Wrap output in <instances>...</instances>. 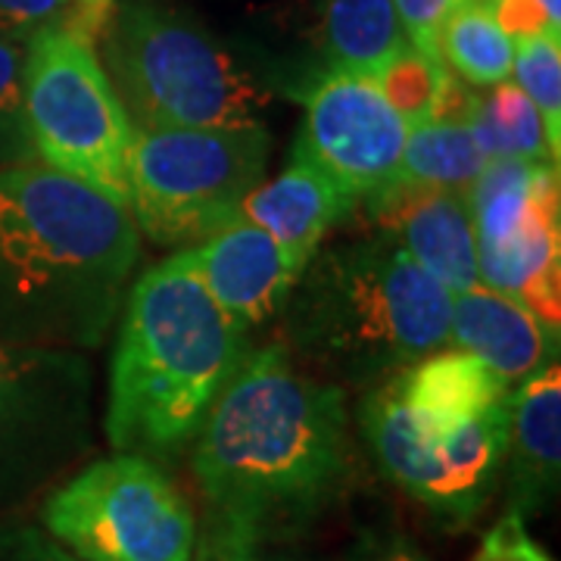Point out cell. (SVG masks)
Here are the masks:
<instances>
[{
  "label": "cell",
  "mask_w": 561,
  "mask_h": 561,
  "mask_svg": "<svg viewBox=\"0 0 561 561\" xmlns=\"http://www.w3.org/2000/svg\"><path fill=\"white\" fill-rule=\"evenodd\" d=\"M76 7H81L84 13H91V16H98V20H106V13L113 10V3L116 0H72Z\"/></svg>",
  "instance_id": "32"
},
{
  "label": "cell",
  "mask_w": 561,
  "mask_h": 561,
  "mask_svg": "<svg viewBox=\"0 0 561 561\" xmlns=\"http://www.w3.org/2000/svg\"><path fill=\"white\" fill-rule=\"evenodd\" d=\"M378 88L387 103L400 113V119L412 128L421 122L437 119L443 91L449 81V66L415 50L412 44L378 69Z\"/></svg>",
  "instance_id": "22"
},
{
  "label": "cell",
  "mask_w": 561,
  "mask_h": 561,
  "mask_svg": "<svg viewBox=\"0 0 561 561\" xmlns=\"http://www.w3.org/2000/svg\"><path fill=\"white\" fill-rule=\"evenodd\" d=\"M110 362L103 434L113 453L150 461L191 449L213 402L250 353V334L221 312L175 256L131 280Z\"/></svg>",
  "instance_id": "3"
},
{
  "label": "cell",
  "mask_w": 561,
  "mask_h": 561,
  "mask_svg": "<svg viewBox=\"0 0 561 561\" xmlns=\"http://www.w3.org/2000/svg\"><path fill=\"white\" fill-rule=\"evenodd\" d=\"M468 125L481 140L486 160L559 165L537 106L527 101V94L512 79L478 91Z\"/></svg>",
  "instance_id": "20"
},
{
  "label": "cell",
  "mask_w": 561,
  "mask_h": 561,
  "mask_svg": "<svg viewBox=\"0 0 561 561\" xmlns=\"http://www.w3.org/2000/svg\"><path fill=\"white\" fill-rule=\"evenodd\" d=\"M453 294L383 234L316 250L280 309L290 362L341 390H371L449 346Z\"/></svg>",
  "instance_id": "4"
},
{
  "label": "cell",
  "mask_w": 561,
  "mask_h": 561,
  "mask_svg": "<svg viewBox=\"0 0 561 561\" xmlns=\"http://www.w3.org/2000/svg\"><path fill=\"white\" fill-rule=\"evenodd\" d=\"M50 28H72L88 38H98L103 20L84 13L72 0H0V38L28 44Z\"/></svg>",
  "instance_id": "25"
},
{
  "label": "cell",
  "mask_w": 561,
  "mask_h": 561,
  "mask_svg": "<svg viewBox=\"0 0 561 561\" xmlns=\"http://www.w3.org/2000/svg\"><path fill=\"white\" fill-rule=\"evenodd\" d=\"M481 140L468 122L434 119L412 125L402 147L397 181H415L427 187L468 194L486 165Z\"/></svg>",
  "instance_id": "19"
},
{
  "label": "cell",
  "mask_w": 561,
  "mask_h": 561,
  "mask_svg": "<svg viewBox=\"0 0 561 561\" xmlns=\"http://www.w3.org/2000/svg\"><path fill=\"white\" fill-rule=\"evenodd\" d=\"M561 471V368L552 362L515 383L512 431L505 453V512L524 524L546 512L559 493Z\"/></svg>",
  "instance_id": "15"
},
{
  "label": "cell",
  "mask_w": 561,
  "mask_h": 561,
  "mask_svg": "<svg viewBox=\"0 0 561 561\" xmlns=\"http://www.w3.org/2000/svg\"><path fill=\"white\" fill-rule=\"evenodd\" d=\"M321 47L328 69L375 79L383 62L409 47V38L393 0H324Z\"/></svg>",
  "instance_id": "18"
},
{
  "label": "cell",
  "mask_w": 561,
  "mask_h": 561,
  "mask_svg": "<svg viewBox=\"0 0 561 561\" xmlns=\"http://www.w3.org/2000/svg\"><path fill=\"white\" fill-rule=\"evenodd\" d=\"M98 38V57L135 128L265 125L268 91L225 44L172 3H113Z\"/></svg>",
  "instance_id": "5"
},
{
  "label": "cell",
  "mask_w": 561,
  "mask_h": 561,
  "mask_svg": "<svg viewBox=\"0 0 561 561\" xmlns=\"http://www.w3.org/2000/svg\"><path fill=\"white\" fill-rule=\"evenodd\" d=\"M346 390L300 371L278 341L250 346L191 443L206 537L243 549L300 534L350 481Z\"/></svg>",
  "instance_id": "1"
},
{
  "label": "cell",
  "mask_w": 561,
  "mask_h": 561,
  "mask_svg": "<svg viewBox=\"0 0 561 561\" xmlns=\"http://www.w3.org/2000/svg\"><path fill=\"white\" fill-rule=\"evenodd\" d=\"M481 3H486L493 20L500 22L502 32L512 41L534 38V35H546V32L561 35L559 28H552L546 20L540 0H481Z\"/></svg>",
  "instance_id": "29"
},
{
  "label": "cell",
  "mask_w": 561,
  "mask_h": 561,
  "mask_svg": "<svg viewBox=\"0 0 561 561\" xmlns=\"http://www.w3.org/2000/svg\"><path fill=\"white\" fill-rule=\"evenodd\" d=\"M542 13H546V20L552 28H559L561 32V0H540Z\"/></svg>",
  "instance_id": "33"
},
{
  "label": "cell",
  "mask_w": 561,
  "mask_h": 561,
  "mask_svg": "<svg viewBox=\"0 0 561 561\" xmlns=\"http://www.w3.org/2000/svg\"><path fill=\"white\" fill-rule=\"evenodd\" d=\"M25 54H28L25 41L0 38V172L35 160V147L25 125V91H22Z\"/></svg>",
  "instance_id": "24"
},
{
  "label": "cell",
  "mask_w": 561,
  "mask_h": 561,
  "mask_svg": "<svg viewBox=\"0 0 561 561\" xmlns=\"http://www.w3.org/2000/svg\"><path fill=\"white\" fill-rule=\"evenodd\" d=\"M390 383L409 419L427 437L459 431L461 424L483 415L515 390L486 362L459 346H443L424 356L397 371Z\"/></svg>",
  "instance_id": "17"
},
{
  "label": "cell",
  "mask_w": 561,
  "mask_h": 561,
  "mask_svg": "<svg viewBox=\"0 0 561 561\" xmlns=\"http://www.w3.org/2000/svg\"><path fill=\"white\" fill-rule=\"evenodd\" d=\"M359 213V197L297 147L272 181L243 197L238 216L302 253H316L324 238Z\"/></svg>",
  "instance_id": "16"
},
{
  "label": "cell",
  "mask_w": 561,
  "mask_h": 561,
  "mask_svg": "<svg viewBox=\"0 0 561 561\" xmlns=\"http://www.w3.org/2000/svg\"><path fill=\"white\" fill-rule=\"evenodd\" d=\"M449 346L478 356L515 387L556 362L559 331L518 297L478 280L474 287L453 294Z\"/></svg>",
  "instance_id": "14"
},
{
  "label": "cell",
  "mask_w": 561,
  "mask_h": 561,
  "mask_svg": "<svg viewBox=\"0 0 561 561\" xmlns=\"http://www.w3.org/2000/svg\"><path fill=\"white\" fill-rule=\"evenodd\" d=\"M359 209L375 234L402 247L449 294L478 284V241L468 194L390 181L378 194L365 197Z\"/></svg>",
  "instance_id": "13"
},
{
  "label": "cell",
  "mask_w": 561,
  "mask_h": 561,
  "mask_svg": "<svg viewBox=\"0 0 561 561\" xmlns=\"http://www.w3.org/2000/svg\"><path fill=\"white\" fill-rule=\"evenodd\" d=\"M41 527L81 561H194L197 518L157 461L113 453L57 483Z\"/></svg>",
  "instance_id": "8"
},
{
  "label": "cell",
  "mask_w": 561,
  "mask_h": 561,
  "mask_svg": "<svg viewBox=\"0 0 561 561\" xmlns=\"http://www.w3.org/2000/svg\"><path fill=\"white\" fill-rule=\"evenodd\" d=\"M474 561H552L549 552H542V546L530 534L527 524L515 515L505 512L502 518L481 542V552Z\"/></svg>",
  "instance_id": "28"
},
{
  "label": "cell",
  "mask_w": 561,
  "mask_h": 561,
  "mask_svg": "<svg viewBox=\"0 0 561 561\" xmlns=\"http://www.w3.org/2000/svg\"><path fill=\"white\" fill-rule=\"evenodd\" d=\"M359 431L383 474L449 524H471L493 500L505 471L512 393L459 431L427 437L409 419L390 378L365 390Z\"/></svg>",
  "instance_id": "10"
},
{
  "label": "cell",
  "mask_w": 561,
  "mask_h": 561,
  "mask_svg": "<svg viewBox=\"0 0 561 561\" xmlns=\"http://www.w3.org/2000/svg\"><path fill=\"white\" fill-rule=\"evenodd\" d=\"M512 81L527 94V101L537 106L546 138L552 153L559 157L561 147V35L546 32L534 38L515 41V60H512Z\"/></svg>",
  "instance_id": "23"
},
{
  "label": "cell",
  "mask_w": 561,
  "mask_h": 561,
  "mask_svg": "<svg viewBox=\"0 0 561 561\" xmlns=\"http://www.w3.org/2000/svg\"><path fill=\"white\" fill-rule=\"evenodd\" d=\"M0 561H81L44 527L22 522L0 524Z\"/></svg>",
  "instance_id": "27"
},
{
  "label": "cell",
  "mask_w": 561,
  "mask_h": 561,
  "mask_svg": "<svg viewBox=\"0 0 561 561\" xmlns=\"http://www.w3.org/2000/svg\"><path fill=\"white\" fill-rule=\"evenodd\" d=\"M194 561H265L256 556V549H243V546H231V542L213 540V537H203L201 552Z\"/></svg>",
  "instance_id": "30"
},
{
  "label": "cell",
  "mask_w": 561,
  "mask_h": 561,
  "mask_svg": "<svg viewBox=\"0 0 561 561\" xmlns=\"http://www.w3.org/2000/svg\"><path fill=\"white\" fill-rule=\"evenodd\" d=\"M468 0H393L409 44L421 54L434 57V60H440L443 25Z\"/></svg>",
  "instance_id": "26"
},
{
  "label": "cell",
  "mask_w": 561,
  "mask_h": 561,
  "mask_svg": "<svg viewBox=\"0 0 561 561\" xmlns=\"http://www.w3.org/2000/svg\"><path fill=\"white\" fill-rule=\"evenodd\" d=\"M272 138L265 125L241 128H138L128 213L140 238L162 250L206 241L238 219L260 187Z\"/></svg>",
  "instance_id": "7"
},
{
  "label": "cell",
  "mask_w": 561,
  "mask_h": 561,
  "mask_svg": "<svg viewBox=\"0 0 561 561\" xmlns=\"http://www.w3.org/2000/svg\"><path fill=\"white\" fill-rule=\"evenodd\" d=\"M131 213L41 160L0 172V341L101 350L140 262Z\"/></svg>",
  "instance_id": "2"
},
{
  "label": "cell",
  "mask_w": 561,
  "mask_h": 561,
  "mask_svg": "<svg viewBox=\"0 0 561 561\" xmlns=\"http://www.w3.org/2000/svg\"><path fill=\"white\" fill-rule=\"evenodd\" d=\"M247 334L278 319L312 253L287 247L250 219L228 221L206 241L172 253Z\"/></svg>",
  "instance_id": "12"
},
{
  "label": "cell",
  "mask_w": 561,
  "mask_h": 561,
  "mask_svg": "<svg viewBox=\"0 0 561 561\" xmlns=\"http://www.w3.org/2000/svg\"><path fill=\"white\" fill-rule=\"evenodd\" d=\"M371 561H427V559L421 556L415 546H409L405 540H390L371 552Z\"/></svg>",
  "instance_id": "31"
},
{
  "label": "cell",
  "mask_w": 561,
  "mask_h": 561,
  "mask_svg": "<svg viewBox=\"0 0 561 561\" xmlns=\"http://www.w3.org/2000/svg\"><path fill=\"white\" fill-rule=\"evenodd\" d=\"M25 125L35 160L128 209V172L138 128L103 69L94 38L50 28L28 41Z\"/></svg>",
  "instance_id": "6"
},
{
  "label": "cell",
  "mask_w": 561,
  "mask_h": 561,
  "mask_svg": "<svg viewBox=\"0 0 561 561\" xmlns=\"http://www.w3.org/2000/svg\"><path fill=\"white\" fill-rule=\"evenodd\" d=\"M94 400L88 353L0 341V515L91 453Z\"/></svg>",
  "instance_id": "9"
},
{
  "label": "cell",
  "mask_w": 561,
  "mask_h": 561,
  "mask_svg": "<svg viewBox=\"0 0 561 561\" xmlns=\"http://www.w3.org/2000/svg\"><path fill=\"white\" fill-rule=\"evenodd\" d=\"M440 60L471 88H493L512 79L515 41L502 32L486 3L468 0L443 25Z\"/></svg>",
  "instance_id": "21"
},
{
  "label": "cell",
  "mask_w": 561,
  "mask_h": 561,
  "mask_svg": "<svg viewBox=\"0 0 561 561\" xmlns=\"http://www.w3.org/2000/svg\"><path fill=\"white\" fill-rule=\"evenodd\" d=\"M302 106L294 147L341 179L359 203L397 181L409 125L371 76L328 69L302 94Z\"/></svg>",
  "instance_id": "11"
}]
</instances>
